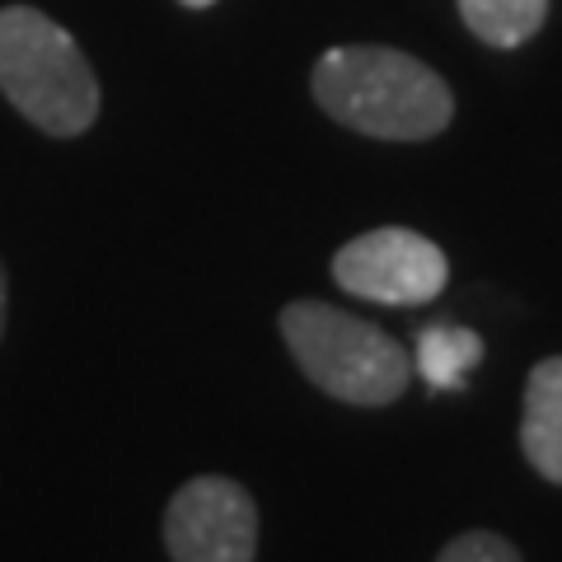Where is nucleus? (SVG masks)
<instances>
[{"mask_svg":"<svg viewBox=\"0 0 562 562\" xmlns=\"http://www.w3.org/2000/svg\"><path fill=\"white\" fill-rule=\"evenodd\" d=\"M0 333H5V268H0Z\"/></svg>","mask_w":562,"mask_h":562,"instance_id":"obj_10","label":"nucleus"},{"mask_svg":"<svg viewBox=\"0 0 562 562\" xmlns=\"http://www.w3.org/2000/svg\"><path fill=\"white\" fill-rule=\"evenodd\" d=\"M520 446L549 483H562V357L539 361L525 384Z\"/></svg>","mask_w":562,"mask_h":562,"instance_id":"obj_6","label":"nucleus"},{"mask_svg":"<svg viewBox=\"0 0 562 562\" xmlns=\"http://www.w3.org/2000/svg\"><path fill=\"white\" fill-rule=\"evenodd\" d=\"M281 338L310 384L357 408H384L413 380V357L390 333L324 301H295L281 310Z\"/></svg>","mask_w":562,"mask_h":562,"instance_id":"obj_3","label":"nucleus"},{"mask_svg":"<svg viewBox=\"0 0 562 562\" xmlns=\"http://www.w3.org/2000/svg\"><path fill=\"white\" fill-rule=\"evenodd\" d=\"M179 5H188V10H206V5H216V0H179Z\"/></svg>","mask_w":562,"mask_h":562,"instance_id":"obj_11","label":"nucleus"},{"mask_svg":"<svg viewBox=\"0 0 562 562\" xmlns=\"http://www.w3.org/2000/svg\"><path fill=\"white\" fill-rule=\"evenodd\" d=\"M483 361V338L473 328H454V324H431L417 338V371L431 390H454L464 384V375Z\"/></svg>","mask_w":562,"mask_h":562,"instance_id":"obj_8","label":"nucleus"},{"mask_svg":"<svg viewBox=\"0 0 562 562\" xmlns=\"http://www.w3.org/2000/svg\"><path fill=\"white\" fill-rule=\"evenodd\" d=\"M165 543L173 562H254L258 506L231 479H192L165 512Z\"/></svg>","mask_w":562,"mask_h":562,"instance_id":"obj_5","label":"nucleus"},{"mask_svg":"<svg viewBox=\"0 0 562 562\" xmlns=\"http://www.w3.org/2000/svg\"><path fill=\"white\" fill-rule=\"evenodd\" d=\"M446 254L427 235L398 225L357 235L333 254V281L347 295L375 305H431L446 291Z\"/></svg>","mask_w":562,"mask_h":562,"instance_id":"obj_4","label":"nucleus"},{"mask_svg":"<svg viewBox=\"0 0 562 562\" xmlns=\"http://www.w3.org/2000/svg\"><path fill=\"white\" fill-rule=\"evenodd\" d=\"M0 94L47 136H80L99 117V80L76 38L33 5L0 10Z\"/></svg>","mask_w":562,"mask_h":562,"instance_id":"obj_2","label":"nucleus"},{"mask_svg":"<svg viewBox=\"0 0 562 562\" xmlns=\"http://www.w3.org/2000/svg\"><path fill=\"white\" fill-rule=\"evenodd\" d=\"M436 562H520V553H516L502 535L469 530V535H460V539H450Z\"/></svg>","mask_w":562,"mask_h":562,"instance_id":"obj_9","label":"nucleus"},{"mask_svg":"<svg viewBox=\"0 0 562 562\" xmlns=\"http://www.w3.org/2000/svg\"><path fill=\"white\" fill-rule=\"evenodd\" d=\"M314 99L342 127L380 140L441 136L454 117L450 85L398 47H333L314 66Z\"/></svg>","mask_w":562,"mask_h":562,"instance_id":"obj_1","label":"nucleus"},{"mask_svg":"<svg viewBox=\"0 0 562 562\" xmlns=\"http://www.w3.org/2000/svg\"><path fill=\"white\" fill-rule=\"evenodd\" d=\"M469 33L487 47H520L549 20V0H460Z\"/></svg>","mask_w":562,"mask_h":562,"instance_id":"obj_7","label":"nucleus"}]
</instances>
